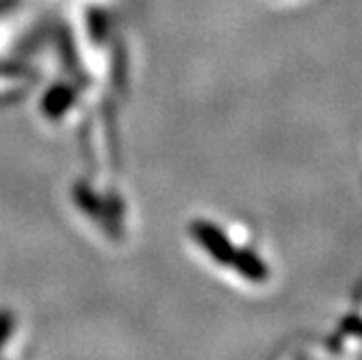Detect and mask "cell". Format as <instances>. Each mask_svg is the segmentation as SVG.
I'll list each match as a JSON object with an SVG mask.
<instances>
[{
    "instance_id": "1",
    "label": "cell",
    "mask_w": 362,
    "mask_h": 360,
    "mask_svg": "<svg viewBox=\"0 0 362 360\" xmlns=\"http://www.w3.org/2000/svg\"><path fill=\"white\" fill-rule=\"evenodd\" d=\"M193 233H195L197 241L206 248V252L215 260H219V263H233L235 250H233V245H230V241L223 237V233L219 231L217 226H213V223H195Z\"/></svg>"
},
{
    "instance_id": "2",
    "label": "cell",
    "mask_w": 362,
    "mask_h": 360,
    "mask_svg": "<svg viewBox=\"0 0 362 360\" xmlns=\"http://www.w3.org/2000/svg\"><path fill=\"white\" fill-rule=\"evenodd\" d=\"M233 263L237 265L239 274L245 276L247 280H254V282H262L267 278V265L262 263V260L250 252V250H243V252H235V258Z\"/></svg>"
}]
</instances>
